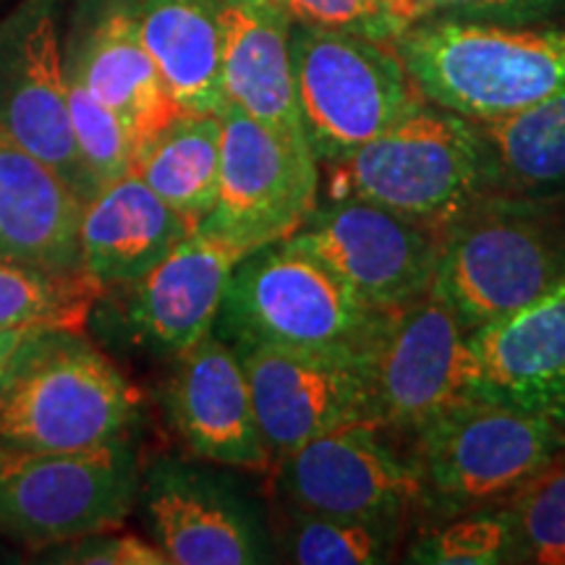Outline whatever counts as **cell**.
I'll return each mask as SVG.
<instances>
[{
	"label": "cell",
	"instance_id": "1",
	"mask_svg": "<svg viewBox=\"0 0 565 565\" xmlns=\"http://www.w3.org/2000/svg\"><path fill=\"white\" fill-rule=\"evenodd\" d=\"M393 47L424 100L471 124L565 89V30L424 17L395 34Z\"/></svg>",
	"mask_w": 565,
	"mask_h": 565
},
{
	"label": "cell",
	"instance_id": "2",
	"mask_svg": "<svg viewBox=\"0 0 565 565\" xmlns=\"http://www.w3.org/2000/svg\"><path fill=\"white\" fill-rule=\"evenodd\" d=\"M139 395L84 333L42 330L0 387V448L89 450L129 435Z\"/></svg>",
	"mask_w": 565,
	"mask_h": 565
},
{
	"label": "cell",
	"instance_id": "3",
	"mask_svg": "<svg viewBox=\"0 0 565 565\" xmlns=\"http://www.w3.org/2000/svg\"><path fill=\"white\" fill-rule=\"evenodd\" d=\"M387 312L291 242L244 254L212 324L233 349H370Z\"/></svg>",
	"mask_w": 565,
	"mask_h": 565
},
{
	"label": "cell",
	"instance_id": "4",
	"mask_svg": "<svg viewBox=\"0 0 565 565\" xmlns=\"http://www.w3.org/2000/svg\"><path fill=\"white\" fill-rule=\"evenodd\" d=\"M563 275V225L526 196L482 194L440 233L433 291L471 333L526 307Z\"/></svg>",
	"mask_w": 565,
	"mask_h": 565
},
{
	"label": "cell",
	"instance_id": "5",
	"mask_svg": "<svg viewBox=\"0 0 565 565\" xmlns=\"http://www.w3.org/2000/svg\"><path fill=\"white\" fill-rule=\"evenodd\" d=\"M330 171L333 196L372 202L437 236L484 194L475 124L424 97Z\"/></svg>",
	"mask_w": 565,
	"mask_h": 565
},
{
	"label": "cell",
	"instance_id": "6",
	"mask_svg": "<svg viewBox=\"0 0 565 565\" xmlns=\"http://www.w3.org/2000/svg\"><path fill=\"white\" fill-rule=\"evenodd\" d=\"M416 435L422 503L456 515L508 500L565 454V422L477 398L433 416Z\"/></svg>",
	"mask_w": 565,
	"mask_h": 565
},
{
	"label": "cell",
	"instance_id": "7",
	"mask_svg": "<svg viewBox=\"0 0 565 565\" xmlns=\"http://www.w3.org/2000/svg\"><path fill=\"white\" fill-rule=\"evenodd\" d=\"M291 71L301 129L317 162L333 166L419 100L393 42L294 21Z\"/></svg>",
	"mask_w": 565,
	"mask_h": 565
},
{
	"label": "cell",
	"instance_id": "8",
	"mask_svg": "<svg viewBox=\"0 0 565 565\" xmlns=\"http://www.w3.org/2000/svg\"><path fill=\"white\" fill-rule=\"evenodd\" d=\"M139 484L129 435L68 454L0 448V529L40 550L116 529Z\"/></svg>",
	"mask_w": 565,
	"mask_h": 565
},
{
	"label": "cell",
	"instance_id": "9",
	"mask_svg": "<svg viewBox=\"0 0 565 565\" xmlns=\"http://www.w3.org/2000/svg\"><path fill=\"white\" fill-rule=\"evenodd\" d=\"M217 196L200 228L249 254L282 242L320 200V162L307 141L273 131L225 103Z\"/></svg>",
	"mask_w": 565,
	"mask_h": 565
},
{
	"label": "cell",
	"instance_id": "10",
	"mask_svg": "<svg viewBox=\"0 0 565 565\" xmlns=\"http://www.w3.org/2000/svg\"><path fill=\"white\" fill-rule=\"evenodd\" d=\"M372 427L414 429L484 398L469 330L435 291L387 312L366 351Z\"/></svg>",
	"mask_w": 565,
	"mask_h": 565
},
{
	"label": "cell",
	"instance_id": "11",
	"mask_svg": "<svg viewBox=\"0 0 565 565\" xmlns=\"http://www.w3.org/2000/svg\"><path fill=\"white\" fill-rule=\"evenodd\" d=\"M286 242L385 312L433 291L440 236L356 196L317 202Z\"/></svg>",
	"mask_w": 565,
	"mask_h": 565
},
{
	"label": "cell",
	"instance_id": "12",
	"mask_svg": "<svg viewBox=\"0 0 565 565\" xmlns=\"http://www.w3.org/2000/svg\"><path fill=\"white\" fill-rule=\"evenodd\" d=\"M236 351L273 461L343 424H370V349L249 345Z\"/></svg>",
	"mask_w": 565,
	"mask_h": 565
},
{
	"label": "cell",
	"instance_id": "13",
	"mask_svg": "<svg viewBox=\"0 0 565 565\" xmlns=\"http://www.w3.org/2000/svg\"><path fill=\"white\" fill-rule=\"evenodd\" d=\"M139 500L152 542L173 565L273 561L263 511L225 475L181 458H158L141 475Z\"/></svg>",
	"mask_w": 565,
	"mask_h": 565
},
{
	"label": "cell",
	"instance_id": "14",
	"mask_svg": "<svg viewBox=\"0 0 565 565\" xmlns=\"http://www.w3.org/2000/svg\"><path fill=\"white\" fill-rule=\"evenodd\" d=\"M0 134L51 166L84 202L95 196L71 131L51 0H30L0 24Z\"/></svg>",
	"mask_w": 565,
	"mask_h": 565
},
{
	"label": "cell",
	"instance_id": "15",
	"mask_svg": "<svg viewBox=\"0 0 565 565\" xmlns=\"http://www.w3.org/2000/svg\"><path fill=\"white\" fill-rule=\"evenodd\" d=\"M280 482L294 508L312 513L404 519L422 500L416 461H406L356 422L330 429L280 458Z\"/></svg>",
	"mask_w": 565,
	"mask_h": 565
},
{
	"label": "cell",
	"instance_id": "16",
	"mask_svg": "<svg viewBox=\"0 0 565 565\" xmlns=\"http://www.w3.org/2000/svg\"><path fill=\"white\" fill-rule=\"evenodd\" d=\"M166 406L175 435L200 461L252 471L273 463L242 356L217 335L175 356Z\"/></svg>",
	"mask_w": 565,
	"mask_h": 565
},
{
	"label": "cell",
	"instance_id": "17",
	"mask_svg": "<svg viewBox=\"0 0 565 565\" xmlns=\"http://www.w3.org/2000/svg\"><path fill=\"white\" fill-rule=\"evenodd\" d=\"M242 249L194 228L139 280L121 286L124 328L139 345L175 359L212 333Z\"/></svg>",
	"mask_w": 565,
	"mask_h": 565
},
{
	"label": "cell",
	"instance_id": "18",
	"mask_svg": "<svg viewBox=\"0 0 565 565\" xmlns=\"http://www.w3.org/2000/svg\"><path fill=\"white\" fill-rule=\"evenodd\" d=\"M484 398L565 422V275L526 307L471 330Z\"/></svg>",
	"mask_w": 565,
	"mask_h": 565
},
{
	"label": "cell",
	"instance_id": "19",
	"mask_svg": "<svg viewBox=\"0 0 565 565\" xmlns=\"http://www.w3.org/2000/svg\"><path fill=\"white\" fill-rule=\"evenodd\" d=\"M66 74L121 118L141 145L181 116L139 34L134 6H110L71 47Z\"/></svg>",
	"mask_w": 565,
	"mask_h": 565
},
{
	"label": "cell",
	"instance_id": "20",
	"mask_svg": "<svg viewBox=\"0 0 565 565\" xmlns=\"http://www.w3.org/2000/svg\"><path fill=\"white\" fill-rule=\"evenodd\" d=\"M223 95L273 131L307 141L296 108L291 13L278 0H223Z\"/></svg>",
	"mask_w": 565,
	"mask_h": 565
},
{
	"label": "cell",
	"instance_id": "21",
	"mask_svg": "<svg viewBox=\"0 0 565 565\" xmlns=\"http://www.w3.org/2000/svg\"><path fill=\"white\" fill-rule=\"evenodd\" d=\"M192 231V223L183 221L131 171L84 202L79 265L105 291L129 286Z\"/></svg>",
	"mask_w": 565,
	"mask_h": 565
},
{
	"label": "cell",
	"instance_id": "22",
	"mask_svg": "<svg viewBox=\"0 0 565 565\" xmlns=\"http://www.w3.org/2000/svg\"><path fill=\"white\" fill-rule=\"evenodd\" d=\"M84 200L51 166L0 134V259L71 273Z\"/></svg>",
	"mask_w": 565,
	"mask_h": 565
},
{
	"label": "cell",
	"instance_id": "23",
	"mask_svg": "<svg viewBox=\"0 0 565 565\" xmlns=\"http://www.w3.org/2000/svg\"><path fill=\"white\" fill-rule=\"evenodd\" d=\"M223 0H141L139 34L181 113H217L223 95Z\"/></svg>",
	"mask_w": 565,
	"mask_h": 565
},
{
	"label": "cell",
	"instance_id": "24",
	"mask_svg": "<svg viewBox=\"0 0 565 565\" xmlns=\"http://www.w3.org/2000/svg\"><path fill=\"white\" fill-rule=\"evenodd\" d=\"M484 194L529 196L565 183V89L475 124Z\"/></svg>",
	"mask_w": 565,
	"mask_h": 565
},
{
	"label": "cell",
	"instance_id": "25",
	"mask_svg": "<svg viewBox=\"0 0 565 565\" xmlns=\"http://www.w3.org/2000/svg\"><path fill=\"white\" fill-rule=\"evenodd\" d=\"M134 173L183 221L200 228L217 196L221 116L181 113L158 137L141 145Z\"/></svg>",
	"mask_w": 565,
	"mask_h": 565
},
{
	"label": "cell",
	"instance_id": "26",
	"mask_svg": "<svg viewBox=\"0 0 565 565\" xmlns=\"http://www.w3.org/2000/svg\"><path fill=\"white\" fill-rule=\"evenodd\" d=\"M103 296L105 288L84 270L58 273L0 259V333L6 330L84 333V324Z\"/></svg>",
	"mask_w": 565,
	"mask_h": 565
},
{
	"label": "cell",
	"instance_id": "27",
	"mask_svg": "<svg viewBox=\"0 0 565 565\" xmlns=\"http://www.w3.org/2000/svg\"><path fill=\"white\" fill-rule=\"evenodd\" d=\"M401 519L312 513L294 508L286 550L301 565H377L395 553Z\"/></svg>",
	"mask_w": 565,
	"mask_h": 565
},
{
	"label": "cell",
	"instance_id": "28",
	"mask_svg": "<svg viewBox=\"0 0 565 565\" xmlns=\"http://www.w3.org/2000/svg\"><path fill=\"white\" fill-rule=\"evenodd\" d=\"M515 563L565 565V454L505 500Z\"/></svg>",
	"mask_w": 565,
	"mask_h": 565
},
{
	"label": "cell",
	"instance_id": "29",
	"mask_svg": "<svg viewBox=\"0 0 565 565\" xmlns=\"http://www.w3.org/2000/svg\"><path fill=\"white\" fill-rule=\"evenodd\" d=\"M66 84L74 145L84 173L97 194L103 186L134 171L139 147L121 118L105 108L100 100H95L82 82L66 74Z\"/></svg>",
	"mask_w": 565,
	"mask_h": 565
},
{
	"label": "cell",
	"instance_id": "30",
	"mask_svg": "<svg viewBox=\"0 0 565 565\" xmlns=\"http://www.w3.org/2000/svg\"><path fill=\"white\" fill-rule=\"evenodd\" d=\"M412 563L433 565H498L515 563L513 529L505 508L466 511L450 515L448 524L424 534L408 550Z\"/></svg>",
	"mask_w": 565,
	"mask_h": 565
},
{
	"label": "cell",
	"instance_id": "31",
	"mask_svg": "<svg viewBox=\"0 0 565 565\" xmlns=\"http://www.w3.org/2000/svg\"><path fill=\"white\" fill-rule=\"evenodd\" d=\"M294 21L393 42L412 24L408 0H278Z\"/></svg>",
	"mask_w": 565,
	"mask_h": 565
},
{
	"label": "cell",
	"instance_id": "32",
	"mask_svg": "<svg viewBox=\"0 0 565 565\" xmlns=\"http://www.w3.org/2000/svg\"><path fill=\"white\" fill-rule=\"evenodd\" d=\"M84 534L76 540L42 547L47 563H76V565H166V555L154 542L141 540L137 534Z\"/></svg>",
	"mask_w": 565,
	"mask_h": 565
},
{
	"label": "cell",
	"instance_id": "33",
	"mask_svg": "<svg viewBox=\"0 0 565 565\" xmlns=\"http://www.w3.org/2000/svg\"><path fill=\"white\" fill-rule=\"evenodd\" d=\"M557 0H408L412 21L424 17H461L526 24L553 9Z\"/></svg>",
	"mask_w": 565,
	"mask_h": 565
},
{
	"label": "cell",
	"instance_id": "34",
	"mask_svg": "<svg viewBox=\"0 0 565 565\" xmlns=\"http://www.w3.org/2000/svg\"><path fill=\"white\" fill-rule=\"evenodd\" d=\"M34 333H42V330H6V333H0V387H3L6 377H9L19 349L30 341Z\"/></svg>",
	"mask_w": 565,
	"mask_h": 565
}]
</instances>
